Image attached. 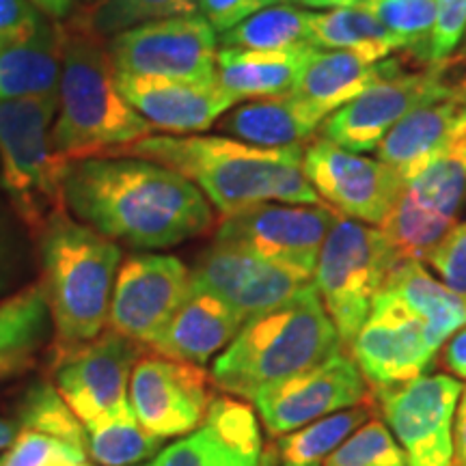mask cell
I'll return each mask as SVG.
<instances>
[{
	"label": "cell",
	"instance_id": "cell-1",
	"mask_svg": "<svg viewBox=\"0 0 466 466\" xmlns=\"http://www.w3.org/2000/svg\"><path fill=\"white\" fill-rule=\"evenodd\" d=\"M63 197L80 223L138 250L177 247L214 225L212 203L190 179L130 156L69 160Z\"/></svg>",
	"mask_w": 466,
	"mask_h": 466
},
{
	"label": "cell",
	"instance_id": "cell-2",
	"mask_svg": "<svg viewBox=\"0 0 466 466\" xmlns=\"http://www.w3.org/2000/svg\"><path fill=\"white\" fill-rule=\"evenodd\" d=\"M305 147H258L231 137L149 134L106 156L145 158L173 168L190 179L223 217H229L268 201L322 203L302 168Z\"/></svg>",
	"mask_w": 466,
	"mask_h": 466
},
{
	"label": "cell",
	"instance_id": "cell-3",
	"mask_svg": "<svg viewBox=\"0 0 466 466\" xmlns=\"http://www.w3.org/2000/svg\"><path fill=\"white\" fill-rule=\"evenodd\" d=\"M42 289L52 319L55 365L76 348L102 335L121 248L67 212L52 217L37 233Z\"/></svg>",
	"mask_w": 466,
	"mask_h": 466
},
{
	"label": "cell",
	"instance_id": "cell-4",
	"mask_svg": "<svg viewBox=\"0 0 466 466\" xmlns=\"http://www.w3.org/2000/svg\"><path fill=\"white\" fill-rule=\"evenodd\" d=\"M58 110L52 124V147L61 158L106 156L156 132L116 86L108 46L83 20L63 26Z\"/></svg>",
	"mask_w": 466,
	"mask_h": 466
},
{
	"label": "cell",
	"instance_id": "cell-5",
	"mask_svg": "<svg viewBox=\"0 0 466 466\" xmlns=\"http://www.w3.org/2000/svg\"><path fill=\"white\" fill-rule=\"evenodd\" d=\"M341 350V337L311 283L283 305L248 318L214 360L212 380L225 393L253 400L268 384L319 365Z\"/></svg>",
	"mask_w": 466,
	"mask_h": 466
},
{
	"label": "cell",
	"instance_id": "cell-6",
	"mask_svg": "<svg viewBox=\"0 0 466 466\" xmlns=\"http://www.w3.org/2000/svg\"><path fill=\"white\" fill-rule=\"evenodd\" d=\"M56 96L0 100V186L22 227L37 236L56 214L67 212L63 175L69 160L52 147Z\"/></svg>",
	"mask_w": 466,
	"mask_h": 466
},
{
	"label": "cell",
	"instance_id": "cell-7",
	"mask_svg": "<svg viewBox=\"0 0 466 466\" xmlns=\"http://www.w3.org/2000/svg\"><path fill=\"white\" fill-rule=\"evenodd\" d=\"M400 264L404 261L395 258L380 229L337 217L319 250L313 285L343 346L357 337L371 302Z\"/></svg>",
	"mask_w": 466,
	"mask_h": 466
},
{
	"label": "cell",
	"instance_id": "cell-8",
	"mask_svg": "<svg viewBox=\"0 0 466 466\" xmlns=\"http://www.w3.org/2000/svg\"><path fill=\"white\" fill-rule=\"evenodd\" d=\"M218 50V33L199 14L145 22L108 42L115 72L197 83L217 80Z\"/></svg>",
	"mask_w": 466,
	"mask_h": 466
},
{
	"label": "cell",
	"instance_id": "cell-9",
	"mask_svg": "<svg viewBox=\"0 0 466 466\" xmlns=\"http://www.w3.org/2000/svg\"><path fill=\"white\" fill-rule=\"evenodd\" d=\"M337 217L326 203H258L223 217L214 240L238 244L313 279L319 250Z\"/></svg>",
	"mask_w": 466,
	"mask_h": 466
},
{
	"label": "cell",
	"instance_id": "cell-10",
	"mask_svg": "<svg viewBox=\"0 0 466 466\" xmlns=\"http://www.w3.org/2000/svg\"><path fill=\"white\" fill-rule=\"evenodd\" d=\"M462 389L456 378L442 374L370 389L371 404L382 412L408 466H450L453 419Z\"/></svg>",
	"mask_w": 466,
	"mask_h": 466
},
{
	"label": "cell",
	"instance_id": "cell-11",
	"mask_svg": "<svg viewBox=\"0 0 466 466\" xmlns=\"http://www.w3.org/2000/svg\"><path fill=\"white\" fill-rule=\"evenodd\" d=\"M450 58L430 63L419 72H401L393 78L378 80L367 86L363 93L326 116L318 130L319 138L357 154L374 151L387 132L408 113L425 102L450 96L447 86Z\"/></svg>",
	"mask_w": 466,
	"mask_h": 466
},
{
	"label": "cell",
	"instance_id": "cell-12",
	"mask_svg": "<svg viewBox=\"0 0 466 466\" xmlns=\"http://www.w3.org/2000/svg\"><path fill=\"white\" fill-rule=\"evenodd\" d=\"M302 168L329 208L359 223L380 225L404 190V177L387 162L316 138L305 147Z\"/></svg>",
	"mask_w": 466,
	"mask_h": 466
},
{
	"label": "cell",
	"instance_id": "cell-13",
	"mask_svg": "<svg viewBox=\"0 0 466 466\" xmlns=\"http://www.w3.org/2000/svg\"><path fill=\"white\" fill-rule=\"evenodd\" d=\"M192 294L190 268L173 255L132 253L116 270L110 330L151 346Z\"/></svg>",
	"mask_w": 466,
	"mask_h": 466
},
{
	"label": "cell",
	"instance_id": "cell-14",
	"mask_svg": "<svg viewBox=\"0 0 466 466\" xmlns=\"http://www.w3.org/2000/svg\"><path fill=\"white\" fill-rule=\"evenodd\" d=\"M370 400V387L352 357L337 352L319 365L268 384L255 395L261 421L272 436H283L326 415Z\"/></svg>",
	"mask_w": 466,
	"mask_h": 466
},
{
	"label": "cell",
	"instance_id": "cell-15",
	"mask_svg": "<svg viewBox=\"0 0 466 466\" xmlns=\"http://www.w3.org/2000/svg\"><path fill=\"white\" fill-rule=\"evenodd\" d=\"M348 348L370 389L423 376L439 352L423 319L384 289L371 302L370 316Z\"/></svg>",
	"mask_w": 466,
	"mask_h": 466
},
{
	"label": "cell",
	"instance_id": "cell-16",
	"mask_svg": "<svg viewBox=\"0 0 466 466\" xmlns=\"http://www.w3.org/2000/svg\"><path fill=\"white\" fill-rule=\"evenodd\" d=\"M190 277L192 288L217 296L244 319L283 305L313 283V279L253 250L220 240H214L197 258Z\"/></svg>",
	"mask_w": 466,
	"mask_h": 466
},
{
	"label": "cell",
	"instance_id": "cell-17",
	"mask_svg": "<svg viewBox=\"0 0 466 466\" xmlns=\"http://www.w3.org/2000/svg\"><path fill=\"white\" fill-rule=\"evenodd\" d=\"M127 400L145 430L171 439L188 436L206 421L212 393L208 374L199 365L156 354L137 360Z\"/></svg>",
	"mask_w": 466,
	"mask_h": 466
},
{
	"label": "cell",
	"instance_id": "cell-18",
	"mask_svg": "<svg viewBox=\"0 0 466 466\" xmlns=\"http://www.w3.org/2000/svg\"><path fill=\"white\" fill-rule=\"evenodd\" d=\"M138 343L106 330L55 365L56 391L74 415L91 425L127 404V387L138 360Z\"/></svg>",
	"mask_w": 466,
	"mask_h": 466
},
{
	"label": "cell",
	"instance_id": "cell-19",
	"mask_svg": "<svg viewBox=\"0 0 466 466\" xmlns=\"http://www.w3.org/2000/svg\"><path fill=\"white\" fill-rule=\"evenodd\" d=\"M116 86L145 121L171 134L206 132L238 102L218 80L197 83L116 72Z\"/></svg>",
	"mask_w": 466,
	"mask_h": 466
},
{
	"label": "cell",
	"instance_id": "cell-20",
	"mask_svg": "<svg viewBox=\"0 0 466 466\" xmlns=\"http://www.w3.org/2000/svg\"><path fill=\"white\" fill-rule=\"evenodd\" d=\"M401 72V58L374 50H316L291 91L330 115L367 86Z\"/></svg>",
	"mask_w": 466,
	"mask_h": 466
},
{
	"label": "cell",
	"instance_id": "cell-21",
	"mask_svg": "<svg viewBox=\"0 0 466 466\" xmlns=\"http://www.w3.org/2000/svg\"><path fill=\"white\" fill-rule=\"evenodd\" d=\"M244 322L247 319L217 296L192 288V294L149 348L162 357L201 367L236 339Z\"/></svg>",
	"mask_w": 466,
	"mask_h": 466
},
{
	"label": "cell",
	"instance_id": "cell-22",
	"mask_svg": "<svg viewBox=\"0 0 466 466\" xmlns=\"http://www.w3.org/2000/svg\"><path fill=\"white\" fill-rule=\"evenodd\" d=\"M329 113L302 100L294 91L258 97L236 106L218 119V130L236 141L258 147H291L307 145Z\"/></svg>",
	"mask_w": 466,
	"mask_h": 466
},
{
	"label": "cell",
	"instance_id": "cell-23",
	"mask_svg": "<svg viewBox=\"0 0 466 466\" xmlns=\"http://www.w3.org/2000/svg\"><path fill=\"white\" fill-rule=\"evenodd\" d=\"M462 124H466V106L451 96L425 102L387 132L376 147L378 160L393 167L408 182L445 147Z\"/></svg>",
	"mask_w": 466,
	"mask_h": 466
},
{
	"label": "cell",
	"instance_id": "cell-24",
	"mask_svg": "<svg viewBox=\"0 0 466 466\" xmlns=\"http://www.w3.org/2000/svg\"><path fill=\"white\" fill-rule=\"evenodd\" d=\"M316 48L285 52L218 50L217 80L238 102L288 93L299 83Z\"/></svg>",
	"mask_w": 466,
	"mask_h": 466
},
{
	"label": "cell",
	"instance_id": "cell-25",
	"mask_svg": "<svg viewBox=\"0 0 466 466\" xmlns=\"http://www.w3.org/2000/svg\"><path fill=\"white\" fill-rule=\"evenodd\" d=\"M63 37V26L48 20L26 42L0 50V100L56 96Z\"/></svg>",
	"mask_w": 466,
	"mask_h": 466
},
{
	"label": "cell",
	"instance_id": "cell-26",
	"mask_svg": "<svg viewBox=\"0 0 466 466\" xmlns=\"http://www.w3.org/2000/svg\"><path fill=\"white\" fill-rule=\"evenodd\" d=\"M50 309L39 283L0 302V380L31 370L50 339Z\"/></svg>",
	"mask_w": 466,
	"mask_h": 466
},
{
	"label": "cell",
	"instance_id": "cell-27",
	"mask_svg": "<svg viewBox=\"0 0 466 466\" xmlns=\"http://www.w3.org/2000/svg\"><path fill=\"white\" fill-rule=\"evenodd\" d=\"M382 289L393 294L423 319L430 341L436 350L466 326V296L434 279L421 266V261L400 264L389 275Z\"/></svg>",
	"mask_w": 466,
	"mask_h": 466
},
{
	"label": "cell",
	"instance_id": "cell-28",
	"mask_svg": "<svg viewBox=\"0 0 466 466\" xmlns=\"http://www.w3.org/2000/svg\"><path fill=\"white\" fill-rule=\"evenodd\" d=\"M309 14L311 11L296 7V5H272L247 17L231 31L218 35V44L225 50L259 52L316 48L311 42Z\"/></svg>",
	"mask_w": 466,
	"mask_h": 466
},
{
	"label": "cell",
	"instance_id": "cell-29",
	"mask_svg": "<svg viewBox=\"0 0 466 466\" xmlns=\"http://www.w3.org/2000/svg\"><path fill=\"white\" fill-rule=\"evenodd\" d=\"M406 190L441 217L458 218L466 197V124L453 132L445 147L436 151L415 177L408 179Z\"/></svg>",
	"mask_w": 466,
	"mask_h": 466
},
{
	"label": "cell",
	"instance_id": "cell-30",
	"mask_svg": "<svg viewBox=\"0 0 466 466\" xmlns=\"http://www.w3.org/2000/svg\"><path fill=\"white\" fill-rule=\"evenodd\" d=\"M311 42L318 50H374L384 56L401 52L404 46L380 25L363 3L333 7L324 14H309Z\"/></svg>",
	"mask_w": 466,
	"mask_h": 466
},
{
	"label": "cell",
	"instance_id": "cell-31",
	"mask_svg": "<svg viewBox=\"0 0 466 466\" xmlns=\"http://www.w3.org/2000/svg\"><path fill=\"white\" fill-rule=\"evenodd\" d=\"M371 412H374V404L370 395V400L363 404L326 415L296 432L279 436L275 451H272L277 466H324L337 447L354 430L360 428Z\"/></svg>",
	"mask_w": 466,
	"mask_h": 466
},
{
	"label": "cell",
	"instance_id": "cell-32",
	"mask_svg": "<svg viewBox=\"0 0 466 466\" xmlns=\"http://www.w3.org/2000/svg\"><path fill=\"white\" fill-rule=\"evenodd\" d=\"M85 430L86 453L97 466H137L158 456L165 445V439L143 428L130 401Z\"/></svg>",
	"mask_w": 466,
	"mask_h": 466
},
{
	"label": "cell",
	"instance_id": "cell-33",
	"mask_svg": "<svg viewBox=\"0 0 466 466\" xmlns=\"http://www.w3.org/2000/svg\"><path fill=\"white\" fill-rule=\"evenodd\" d=\"M453 227L456 220L421 206L404 186L400 199L380 223V231L400 261H421Z\"/></svg>",
	"mask_w": 466,
	"mask_h": 466
},
{
	"label": "cell",
	"instance_id": "cell-34",
	"mask_svg": "<svg viewBox=\"0 0 466 466\" xmlns=\"http://www.w3.org/2000/svg\"><path fill=\"white\" fill-rule=\"evenodd\" d=\"M15 423L20 430H31L58 439L86 453V430L74 415L67 401L50 382H35L22 395Z\"/></svg>",
	"mask_w": 466,
	"mask_h": 466
},
{
	"label": "cell",
	"instance_id": "cell-35",
	"mask_svg": "<svg viewBox=\"0 0 466 466\" xmlns=\"http://www.w3.org/2000/svg\"><path fill=\"white\" fill-rule=\"evenodd\" d=\"M197 14V0H93L83 22L100 37H115L145 22Z\"/></svg>",
	"mask_w": 466,
	"mask_h": 466
},
{
	"label": "cell",
	"instance_id": "cell-36",
	"mask_svg": "<svg viewBox=\"0 0 466 466\" xmlns=\"http://www.w3.org/2000/svg\"><path fill=\"white\" fill-rule=\"evenodd\" d=\"M406 52H417L430 63L428 48L436 22L434 0H360Z\"/></svg>",
	"mask_w": 466,
	"mask_h": 466
},
{
	"label": "cell",
	"instance_id": "cell-37",
	"mask_svg": "<svg viewBox=\"0 0 466 466\" xmlns=\"http://www.w3.org/2000/svg\"><path fill=\"white\" fill-rule=\"evenodd\" d=\"M149 466H277L275 453L255 460L227 447L206 425L162 450Z\"/></svg>",
	"mask_w": 466,
	"mask_h": 466
},
{
	"label": "cell",
	"instance_id": "cell-38",
	"mask_svg": "<svg viewBox=\"0 0 466 466\" xmlns=\"http://www.w3.org/2000/svg\"><path fill=\"white\" fill-rule=\"evenodd\" d=\"M324 466H408V462L389 425L374 419L354 430Z\"/></svg>",
	"mask_w": 466,
	"mask_h": 466
},
{
	"label": "cell",
	"instance_id": "cell-39",
	"mask_svg": "<svg viewBox=\"0 0 466 466\" xmlns=\"http://www.w3.org/2000/svg\"><path fill=\"white\" fill-rule=\"evenodd\" d=\"M203 425L218 436L231 450L240 451L242 456L248 458H264V442H261V432L258 415L253 408L244 404L240 400L233 398H217L208 408V415Z\"/></svg>",
	"mask_w": 466,
	"mask_h": 466
},
{
	"label": "cell",
	"instance_id": "cell-40",
	"mask_svg": "<svg viewBox=\"0 0 466 466\" xmlns=\"http://www.w3.org/2000/svg\"><path fill=\"white\" fill-rule=\"evenodd\" d=\"M66 458L86 460V453L52 436L20 430L11 450L0 458V466H52Z\"/></svg>",
	"mask_w": 466,
	"mask_h": 466
},
{
	"label": "cell",
	"instance_id": "cell-41",
	"mask_svg": "<svg viewBox=\"0 0 466 466\" xmlns=\"http://www.w3.org/2000/svg\"><path fill=\"white\" fill-rule=\"evenodd\" d=\"M447 288L466 296V223L456 225L425 258Z\"/></svg>",
	"mask_w": 466,
	"mask_h": 466
},
{
	"label": "cell",
	"instance_id": "cell-42",
	"mask_svg": "<svg viewBox=\"0 0 466 466\" xmlns=\"http://www.w3.org/2000/svg\"><path fill=\"white\" fill-rule=\"evenodd\" d=\"M436 22L430 39V63H441L456 52L466 33V0H434Z\"/></svg>",
	"mask_w": 466,
	"mask_h": 466
},
{
	"label": "cell",
	"instance_id": "cell-43",
	"mask_svg": "<svg viewBox=\"0 0 466 466\" xmlns=\"http://www.w3.org/2000/svg\"><path fill=\"white\" fill-rule=\"evenodd\" d=\"M26 266V247L14 209L0 197V294L14 289Z\"/></svg>",
	"mask_w": 466,
	"mask_h": 466
},
{
	"label": "cell",
	"instance_id": "cell-44",
	"mask_svg": "<svg viewBox=\"0 0 466 466\" xmlns=\"http://www.w3.org/2000/svg\"><path fill=\"white\" fill-rule=\"evenodd\" d=\"M48 20L31 0H0V48L26 42Z\"/></svg>",
	"mask_w": 466,
	"mask_h": 466
},
{
	"label": "cell",
	"instance_id": "cell-45",
	"mask_svg": "<svg viewBox=\"0 0 466 466\" xmlns=\"http://www.w3.org/2000/svg\"><path fill=\"white\" fill-rule=\"evenodd\" d=\"M272 5H277V0H197L199 15L206 17L218 35L231 31L247 17Z\"/></svg>",
	"mask_w": 466,
	"mask_h": 466
},
{
	"label": "cell",
	"instance_id": "cell-46",
	"mask_svg": "<svg viewBox=\"0 0 466 466\" xmlns=\"http://www.w3.org/2000/svg\"><path fill=\"white\" fill-rule=\"evenodd\" d=\"M442 365L460 380H466V326L453 333L450 341L442 343Z\"/></svg>",
	"mask_w": 466,
	"mask_h": 466
},
{
	"label": "cell",
	"instance_id": "cell-47",
	"mask_svg": "<svg viewBox=\"0 0 466 466\" xmlns=\"http://www.w3.org/2000/svg\"><path fill=\"white\" fill-rule=\"evenodd\" d=\"M450 466H466V387L462 389L453 419V447Z\"/></svg>",
	"mask_w": 466,
	"mask_h": 466
},
{
	"label": "cell",
	"instance_id": "cell-48",
	"mask_svg": "<svg viewBox=\"0 0 466 466\" xmlns=\"http://www.w3.org/2000/svg\"><path fill=\"white\" fill-rule=\"evenodd\" d=\"M447 86L453 100L466 106V55H458L450 58L447 67Z\"/></svg>",
	"mask_w": 466,
	"mask_h": 466
},
{
	"label": "cell",
	"instance_id": "cell-49",
	"mask_svg": "<svg viewBox=\"0 0 466 466\" xmlns=\"http://www.w3.org/2000/svg\"><path fill=\"white\" fill-rule=\"evenodd\" d=\"M31 3L50 20H66L74 9V0H31Z\"/></svg>",
	"mask_w": 466,
	"mask_h": 466
},
{
	"label": "cell",
	"instance_id": "cell-50",
	"mask_svg": "<svg viewBox=\"0 0 466 466\" xmlns=\"http://www.w3.org/2000/svg\"><path fill=\"white\" fill-rule=\"evenodd\" d=\"M17 432H20L17 423L9 421V419H5L3 415H0V451L14 445Z\"/></svg>",
	"mask_w": 466,
	"mask_h": 466
},
{
	"label": "cell",
	"instance_id": "cell-51",
	"mask_svg": "<svg viewBox=\"0 0 466 466\" xmlns=\"http://www.w3.org/2000/svg\"><path fill=\"white\" fill-rule=\"evenodd\" d=\"M285 5H296V7H313V9H333L339 7L337 0H281Z\"/></svg>",
	"mask_w": 466,
	"mask_h": 466
},
{
	"label": "cell",
	"instance_id": "cell-52",
	"mask_svg": "<svg viewBox=\"0 0 466 466\" xmlns=\"http://www.w3.org/2000/svg\"><path fill=\"white\" fill-rule=\"evenodd\" d=\"M357 3H360V0H337L339 7H348V5H357Z\"/></svg>",
	"mask_w": 466,
	"mask_h": 466
},
{
	"label": "cell",
	"instance_id": "cell-53",
	"mask_svg": "<svg viewBox=\"0 0 466 466\" xmlns=\"http://www.w3.org/2000/svg\"><path fill=\"white\" fill-rule=\"evenodd\" d=\"M462 55H466V33H464V46H462Z\"/></svg>",
	"mask_w": 466,
	"mask_h": 466
},
{
	"label": "cell",
	"instance_id": "cell-54",
	"mask_svg": "<svg viewBox=\"0 0 466 466\" xmlns=\"http://www.w3.org/2000/svg\"><path fill=\"white\" fill-rule=\"evenodd\" d=\"M85 3H93V0H85Z\"/></svg>",
	"mask_w": 466,
	"mask_h": 466
},
{
	"label": "cell",
	"instance_id": "cell-55",
	"mask_svg": "<svg viewBox=\"0 0 466 466\" xmlns=\"http://www.w3.org/2000/svg\"><path fill=\"white\" fill-rule=\"evenodd\" d=\"M0 50H3V48H0Z\"/></svg>",
	"mask_w": 466,
	"mask_h": 466
}]
</instances>
